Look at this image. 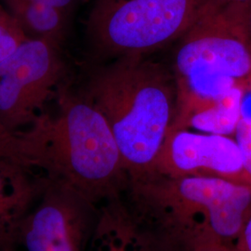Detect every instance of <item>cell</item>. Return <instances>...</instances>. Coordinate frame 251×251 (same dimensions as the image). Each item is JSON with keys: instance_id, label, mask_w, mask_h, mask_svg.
Segmentation results:
<instances>
[{"instance_id": "cell-16", "label": "cell", "mask_w": 251, "mask_h": 251, "mask_svg": "<svg viewBox=\"0 0 251 251\" xmlns=\"http://www.w3.org/2000/svg\"><path fill=\"white\" fill-rule=\"evenodd\" d=\"M251 0H206V3L202 7L199 14L206 13L209 11H214L226 7L234 6H245L251 4Z\"/></svg>"}, {"instance_id": "cell-14", "label": "cell", "mask_w": 251, "mask_h": 251, "mask_svg": "<svg viewBox=\"0 0 251 251\" xmlns=\"http://www.w3.org/2000/svg\"><path fill=\"white\" fill-rule=\"evenodd\" d=\"M0 159L15 163L30 170L23 150L22 138L0 122Z\"/></svg>"}, {"instance_id": "cell-1", "label": "cell", "mask_w": 251, "mask_h": 251, "mask_svg": "<svg viewBox=\"0 0 251 251\" xmlns=\"http://www.w3.org/2000/svg\"><path fill=\"white\" fill-rule=\"evenodd\" d=\"M139 225L165 251L234 246L251 214V185L214 177L147 175L121 194Z\"/></svg>"}, {"instance_id": "cell-3", "label": "cell", "mask_w": 251, "mask_h": 251, "mask_svg": "<svg viewBox=\"0 0 251 251\" xmlns=\"http://www.w3.org/2000/svg\"><path fill=\"white\" fill-rule=\"evenodd\" d=\"M85 95L115 136L128 179L149 175L177 112V86L141 55L119 57L90 75Z\"/></svg>"}, {"instance_id": "cell-9", "label": "cell", "mask_w": 251, "mask_h": 251, "mask_svg": "<svg viewBox=\"0 0 251 251\" xmlns=\"http://www.w3.org/2000/svg\"><path fill=\"white\" fill-rule=\"evenodd\" d=\"M87 251H165L130 214L120 196L99 206Z\"/></svg>"}, {"instance_id": "cell-15", "label": "cell", "mask_w": 251, "mask_h": 251, "mask_svg": "<svg viewBox=\"0 0 251 251\" xmlns=\"http://www.w3.org/2000/svg\"><path fill=\"white\" fill-rule=\"evenodd\" d=\"M234 139L242 153L244 167L251 179V118L241 117Z\"/></svg>"}, {"instance_id": "cell-12", "label": "cell", "mask_w": 251, "mask_h": 251, "mask_svg": "<svg viewBox=\"0 0 251 251\" xmlns=\"http://www.w3.org/2000/svg\"><path fill=\"white\" fill-rule=\"evenodd\" d=\"M247 88V84L237 83L213 103L191 115L179 129L193 127L203 133L234 136L242 117Z\"/></svg>"}, {"instance_id": "cell-2", "label": "cell", "mask_w": 251, "mask_h": 251, "mask_svg": "<svg viewBox=\"0 0 251 251\" xmlns=\"http://www.w3.org/2000/svg\"><path fill=\"white\" fill-rule=\"evenodd\" d=\"M58 100L55 117L40 115L19 131L29 169L43 170L98 206L120 196L128 178L106 118L85 94L63 89Z\"/></svg>"}, {"instance_id": "cell-22", "label": "cell", "mask_w": 251, "mask_h": 251, "mask_svg": "<svg viewBox=\"0 0 251 251\" xmlns=\"http://www.w3.org/2000/svg\"><path fill=\"white\" fill-rule=\"evenodd\" d=\"M1 251H16V250H15V248H10V249H6V250Z\"/></svg>"}, {"instance_id": "cell-7", "label": "cell", "mask_w": 251, "mask_h": 251, "mask_svg": "<svg viewBox=\"0 0 251 251\" xmlns=\"http://www.w3.org/2000/svg\"><path fill=\"white\" fill-rule=\"evenodd\" d=\"M63 73L58 47L25 39L0 63V122L14 133L33 125Z\"/></svg>"}, {"instance_id": "cell-6", "label": "cell", "mask_w": 251, "mask_h": 251, "mask_svg": "<svg viewBox=\"0 0 251 251\" xmlns=\"http://www.w3.org/2000/svg\"><path fill=\"white\" fill-rule=\"evenodd\" d=\"M181 37L175 55L178 78L206 73L251 89V45L236 7L201 13Z\"/></svg>"}, {"instance_id": "cell-11", "label": "cell", "mask_w": 251, "mask_h": 251, "mask_svg": "<svg viewBox=\"0 0 251 251\" xmlns=\"http://www.w3.org/2000/svg\"><path fill=\"white\" fill-rule=\"evenodd\" d=\"M8 10L28 39L60 47L66 36L70 16L51 5L29 1H6Z\"/></svg>"}, {"instance_id": "cell-18", "label": "cell", "mask_w": 251, "mask_h": 251, "mask_svg": "<svg viewBox=\"0 0 251 251\" xmlns=\"http://www.w3.org/2000/svg\"><path fill=\"white\" fill-rule=\"evenodd\" d=\"M6 1H13V0H6ZM29 1H36L51 5L57 9H61L67 15L71 16V14L78 4L79 0H29Z\"/></svg>"}, {"instance_id": "cell-13", "label": "cell", "mask_w": 251, "mask_h": 251, "mask_svg": "<svg viewBox=\"0 0 251 251\" xmlns=\"http://www.w3.org/2000/svg\"><path fill=\"white\" fill-rule=\"evenodd\" d=\"M27 39L15 19L0 3V63Z\"/></svg>"}, {"instance_id": "cell-20", "label": "cell", "mask_w": 251, "mask_h": 251, "mask_svg": "<svg viewBox=\"0 0 251 251\" xmlns=\"http://www.w3.org/2000/svg\"><path fill=\"white\" fill-rule=\"evenodd\" d=\"M193 251H225V249L220 248V247H206V248H201Z\"/></svg>"}, {"instance_id": "cell-5", "label": "cell", "mask_w": 251, "mask_h": 251, "mask_svg": "<svg viewBox=\"0 0 251 251\" xmlns=\"http://www.w3.org/2000/svg\"><path fill=\"white\" fill-rule=\"evenodd\" d=\"M99 206L69 184L45 176L19 233L25 251H87Z\"/></svg>"}, {"instance_id": "cell-17", "label": "cell", "mask_w": 251, "mask_h": 251, "mask_svg": "<svg viewBox=\"0 0 251 251\" xmlns=\"http://www.w3.org/2000/svg\"><path fill=\"white\" fill-rule=\"evenodd\" d=\"M233 247L240 251H251V214L248 218L241 234Z\"/></svg>"}, {"instance_id": "cell-10", "label": "cell", "mask_w": 251, "mask_h": 251, "mask_svg": "<svg viewBox=\"0 0 251 251\" xmlns=\"http://www.w3.org/2000/svg\"><path fill=\"white\" fill-rule=\"evenodd\" d=\"M38 189L39 179H30L27 169L0 159V251L18 245L21 226Z\"/></svg>"}, {"instance_id": "cell-8", "label": "cell", "mask_w": 251, "mask_h": 251, "mask_svg": "<svg viewBox=\"0 0 251 251\" xmlns=\"http://www.w3.org/2000/svg\"><path fill=\"white\" fill-rule=\"evenodd\" d=\"M168 177H214L251 184L234 138L170 129L152 172Z\"/></svg>"}, {"instance_id": "cell-4", "label": "cell", "mask_w": 251, "mask_h": 251, "mask_svg": "<svg viewBox=\"0 0 251 251\" xmlns=\"http://www.w3.org/2000/svg\"><path fill=\"white\" fill-rule=\"evenodd\" d=\"M206 1L97 0L88 20V34L101 53L141 55L183 36Z\"/></svg>"}, {"instance_id": "cell-21", "label": "cell", "mask_w": 251, "mask_h": 251, "mask_svg": "<svg viewBox=\"0 0 251 251\" xmlns=\"http://www.w3.org/2000/svg\"><path fill=\"white\" fill-rule=\"evenodd\" d=\"M225 251H243L236 249L235 247H232V248H228V249H225Z\"/></svg>"}, {"instance_id": "cell-19", "label": "cell", "mask_w": 251, "mask_h": 251, "mask_svg": "<svg viewBox=\"0 0 251 251\" xmlns=\"http://www.w3.org/2000/svg\"><path fill=\"white\" fill-rule=\"evenodd\" d=\"M236 9L243 28L251 45V3L245 6H236Z\"/></svg>"}]
</instances>
